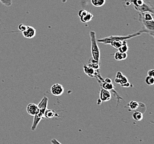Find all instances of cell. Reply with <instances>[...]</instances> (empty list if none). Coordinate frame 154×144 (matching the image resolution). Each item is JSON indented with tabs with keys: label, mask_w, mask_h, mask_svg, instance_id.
I'll return each instance as SVG.
<instances>
[{
	"label": "cell",
	"mask_w": 154,
	"mask_h": 144,
	"mask_svg": "<svg viewBox=\"0 0 154 144\" xmlns=\"http://www.w3.org/2000/svg\"><path fill=\"white\" fill-rule=\"evenodd\" d=\"M48 102V98L46 96H44L40 101L38 105H37L38 107V112L37 113L36 115L34 116V119L31 127L32 131L36 130L38 125L41 122L42 118L44 117V114L45 113V111L47 109Z\"/></svg>",
	"instance_id": "1"
},
{
	"label": "cell",
	"mask_w": 154,
	"mask_h": 144,
	"mask_svg": "<svg viewBox=\"0 0 154 144\" xmlns=\"http://www.w3.org/2000/svg\"><path fill=\"white\" fill-rule=\"evenodd\" d=\"M26 110L27 112L30 115L34 117L38 112V107L36 104L30 103L28 105Z\"/></svg>",
	"instance_id": "9"
},
{
	"label": "cell",
	"mask_w": 154,
	"mask_h": 144,
	"mask_svg": "<svg viewBox=\"0 0 154 144\" xmlns=\"http://www.w3.org/2000/svg\"><path fill=\"white\" fill-rule=\"evenodd\" d=\"M122 86H124V87H125V88H127V87H129V86H130V84L129 82H127V83L123 84V85Z\"/></svg>",
	"instance_id": "27"
},
{
	"label": "cell",
	"mask_w": 154,
	"mask_h": 144,
	"mask_svg": "<svg viewBox=\"0 0 154 144\" xmlns=\"http://www.w3.org/2000/svg\"><path fill=\"white\" fill-rule=\"evenodd\" d=\"M50 142L52 144H62L60 143H59V141L56 139H53L51 140Z\"/></svg>",
	"instance_id": "25"
},
{
	"label": "cell",
	"mask_w": 154,
	"mask_h": 144,
	"mask_svg": "<svg viewBox=\"0 0 154 144\" xmlns=\"http://www.w3.org/2000/svg\"><path fill=\"white\" fill-rule=\"evenodd\" d=\"M127 53H121L118 51L115 53L114 58L117 60L120 61V60H124L127 58Z\"/></svg>",
	"instance_id": "12"
},
{
	"label": "cell",
	"mask_w": 154,
	"mask_h": 144,
	"mask_svg": "<svg viewBox=\"0 0 154 144\" xmlns=\"http://www.w3.org/2000/svg\"><path fill=\"white\" fill-rule=\"evenodd\" d=\"M154 69H150L148 72V76H151V77H154Z\"/></svg>",
	"instance_id": "24"
},
{
	"label": "cell",
	"mask_w": 154,
	"mask_h": 144,
	"mask_svg": "<svg viewBox=\"0 0 154 144\" xmlns=\"http://www.w3.org/2000/svg\"><path fill=\"white\" fill-rule=\"evenodd\" d=\"M22 33L23 36L24 38L27 39H31L34 38L36 36V30L35 28H33L32 26H27L26 30Z\"/></svg>",
	"instance_id": "7"
},
{
	"label": "cell",
	"mask_w": 154,
	"mask_h": 144,
	"mask_svg": "<svg viewBox=\"0 0 154 144\" xmlns=\"http://www.w3.org/2000/svg\"><path fill=\"white\" fill-rule=\"evenodd\" d=\"M27 27V26H26V25H25L24 24H20L18 26V28L20 31L23 32L24 31L26 30Z\"/></svg>",
	"instance_id": "23"
},
{
	"label": "cell",
	"mask_w": 154,
	"mask_h": 144,
	"mask_svg": "<svg viewBox=\"0 0 154 144\" xmlns=\"http://www.w3.org/2000/svg\"><path fill=\"white\" fill-rule=\"evenodd\" d=\"M142 33L139 31L138 32L134 33L132 34L129 35L127 36H109V37H104L103 38L101 39H99L98 40V42L100 43H102L104 45H108L110 42L112 41H121L123 42L124 41H127V40H130L131 38H132L134 37H135L137 36H140L141 35H142Z\"/></svg>",
	"instance_id": "3"
},
{
	"label": "cell",
	"mask_w": 154,
	"mask_h": 144,
	"mask_svg": "<svg viewBox=\"0 0 154 144\" xmlns=\"http://www.w3.org/2000/svg\"><path fill=\"white\" fill-rule=\"evenodd\" d=\"M139 13L150 12L154 14V7L150 0H128Z\"/></svg>",
	"instance_id": "2"
},
{
	"label": "cell",
	"mask_w": 154,
	"mask_h": 144,
	"mask_svg": "<svg viewBox=\"0 0 154 144\" xmlns=\"http://www.w3.org/2000/svg\"><path fill=\"white\" fill-rule=\"evenodd\" d=\"M78 16L81 18L82 22L86 23L90 22L93 17V15L85 9H81L78 12Z\"/></svg>",
	"instance_id": "5"
},
{
	"label": "cell",
	"mask_w": 154,
	"mask_h": 144,
	"mask_svg": "<svg viewBox=\"0 0 154 144\" xmlns=\"http://www.w3.org/2000/svg\"><path fill=\"white\" fill-rule=\"evenodd\" d=\"M127 106L132 110H136L139 107V103L136 101H131L127 104Z\"/></svg>",
	"instance_id": "16"
},
{
	"label": "cell",
	"mask_w": 154,
	"mask_h": 144,
	"mask_svg": "<svg viewBox=\"0 0 154 144\" xmlns=\"http://www.w3.org/2000/svg\"><path fill=\"white\" fill-rule=\"evenodd\" d=\"M56 115V113L55 110H52L50 109H47L44 114V117L47 119H52L55 117Z\"/></svg>",
	"instance_id": "13"
},
{
	"label": "cell",
	"mask_w": 154,
	"mask_h": 144,
	"mask_svg": "<svg viewBox=\"0 0 154 144\" xmlns=\"http://www.w3.org/2000/svg\"><path fill=\"white\" fill-rule=\"evenodd\" d=\"M123 42H121V41H112V42H109L108 45H112V47H113L114 48H115L116 49H118L122 45Z\"/></svg>",
	"instance_id": "20"
},
{
	"label": "cell",
	"mask_w": 154,
	"mask_h": 144,
	"mask_svg": "<svg viewBox=\"0 0 154 144\" xmlns=\"http://www.w3.org/2000/svg\"><path fill=\"white\" fill-rule=\"evenodd\" d=\"M129 49V47L127 45V41H124L123 42L122 45L118 48V51L121 53H127Z\"/></svg>",
	"instance_id": "15"
},
{
	"label": "cell",
	"mask_w": 154,
	"mask_h": 144,
	"mask_svg": "<svg viewBox=\"0 0 154 144\" xmlns=\"http://www.w3.org/2000/svg\"><path fill=\"white\" fill-rule=\"evenodd\" d=\"M145 83L149 86H153L154 83V77L148 76L145 78Z\"/></svg>",
	"instance_id": "21"
},
{
	"label": "cell",
	"mask_w": 154,
	"mask_h": 144,
	"mask_svg": "<svg viewBox=\"0 0 154 144\" xmlns=\"http://www.w3.org/2000/svg\"><path fill=\"white\" fill-rule=\"evenodd\" d=\"M50 91L52 94L58 96L63 94L64 91V88L62 84L57 83L52 86L50 88Z\"/></svg>",
	"instance_id": "6"
},
{
	"label": "cell",
	"mask_w": 154,
	"mask_h": 144,
	"mask_svg": "<svg viewBox=\"0 0 154 144\" xmlns=\"http://www.w3.org/2000/svg\"><path fill=\"white\" fill-rule=\"evenodd\" d=\"M91 62H89V64H88V66L94 69L95 70H98L99 68L100 63L93 60V59H91Z\"/></svg>",
	"instance_id": "19"
},
{
	"label": "cell",
	"mask_w": 154,
	"mask_h": 144,
	"mask_svg": "<svg viewBox=\"0 0 154 144\" xmlns=\"http://www.w3.org/2000/svg\"><path fill=\"white\" fill-rule=\"evenodd\" d=\"M67 0H62V1L63 2V3H65V2H67Z\"/></svg>",
	"instance_id": "28"
},
{
	"label": "cell",
	"mask_w": 154,
	"mask_h": 144,
	"mask_svg": "<svg viewBox=\"0 0 154 144\" xmlns=\"http://www.w3.org/2000/svg\"><path fill=\"white\" fill-rule=\"evenodd\" d=\"M90 36L91 39V52L93 59L100 63V50L96 38V34L95 32L91 31Z\"/></svg>",
	"instance_id": "4"
},
{
	"label": "cell",
	"mask_w": 154,
	"mask_h": 144,
	"mask_svg": "<svg viewBox=\"0 0 154 144\" xmlns=\"http://www.w3.org/2000/svg\"><path fill=\"white\" fill-rule=\"evenodd\" d=\"M104 81L105 82V83H112V79H110L109 78H105Z\"/></svg>",
	"instance_id": "26"
},
{
	"label": "cell",
	"mask_w": 154,
	"mask_h": 144,
	"mask_svg": "<svg viewBox=\"0 0 154 144\" xmlns=\"http://www.w3.org/2000/svg\"><path fill=\"white\" fill-rule=\"evenodd\" d=\"M0 2L2 3V5H5L7 7H9L12 5V0H0Z\"/></svg>",
	"instance_id": "22"
},
{
	"label": "cell",
	"mask_w": 154,
	"mask_h": 144,
	"mask_svg": "<svg viewBox=\"0 0 154 144\" xmlns=\"http://www.w3.org/2000/svg\"><path fill=\"white\" fill-rule=\"evenodd\" d=\"M91 2L94 6L99 7L104 5L105 0H91Z\"/></svg>",
	"instance_id": "14"
},
{
	"label": "cell",
	"mask_w": 154,
	"mask_h": 144,
	"mask_svg": "<svg viewBox=\"0 0 154 144\" xmlns=\"http://www.w3.org/2000/svg\"><path fill=\"white\" fill-rule=\"evenodd\" d=\"M132 117L136 121L140 122V121H141L143 119V114H142V113H141L140 112H136L133 114Z\"/></svg>",
	"instance_id": "17"
},
{
	"label": "cell",
	"mask_w": 154,
	"mask_h": 144,
	"mask_svg": "<svg viewBox=\"0 0 154 144\" xmlns=\"http://www.w3.org/2000/svg\"><path fill=\"white\" fill-rule=\"evenodd\" d=\"M102 88L105 90H113L114 86L112 84V83H105L104 82L102 84Z\"/></svg>",
	"instance_id": "18"
},
{
	"label": "cell",
	"mask_w": 154,
	"mask_h": 144,
	"mask_svg": "<svg viewBox=\"0 0 154 144\" xmlns=\"http://www.w3.org/2000/svg\"><path fill=\"white\" fill-rule=\"evenodd\" d=\"M115 81L116 83L119 84L121 86H122L123 84H124L127 83V82H128V80H127V77L122 74V72H118L117 74Z\"/></svg>",
	"instance_id": "10"
},
{
	"label": "cell",
	"mask_w": 154,
	"mask_h": 144,
	"mask_svg": "<svg viewBox=\"0 0 154 144\" xmlns=\"http://www.w3.org/2000/svg\"><path fill=\"white\" fill-rule=\"evenodd\" d=\"M84 71L86 75L91 77H94L97 76V73L96 72V70H95L94 69L89 67L88 65L86 66L85 65L84 66Z\"/></svg>",
	"instance_id": "11"
},
{
	"label": "cell",
	"mask_w": 154,
	"mask_h": 144,
	"mask_svg": "<svg viewBox=\"0 0 154 144\" xmlns=\"http://www.w3.org/2000/svg\"><path fill=\"white\" fill-rule=\"evenodd\" d=\"M111 93L108 90L102 88L100 92V100L101 102H107L111 99Z\"/></svg>",
	"instance_id": "8"
}]
</instances>
